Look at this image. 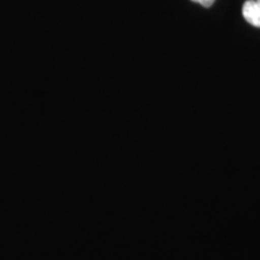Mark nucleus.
I'll return each mask as SVG.
<instances>
[{"label":"nucleus","instance_id":"obj_2","mask_svg":"<svg viewBox=\"0 0 260 260\" xmlns=\"http://www.w3.org/2000/svg\"><path fill=\"white\" fill-rule=\"evenodd\" d=\"M191 2L199 3V4L203 5L204 8H210V6H212L214 4L216 0H191Z\"/></svg>","mask_w":260,"mask_h":260},{"label":"nucleus","instance_id":"obj_1","mask_svg":"<svg viewBox=\"0 0 260 260\" xmlns=\"http://www.w3.org/2000/svg\"><path fill=\"white\" fill-rule=\"evenodd\" d=\"M242 15L249 24L260 28V0H247L243 4Z\"/></svg>","mask_w":260,"mask_h":260}]
</instances>
